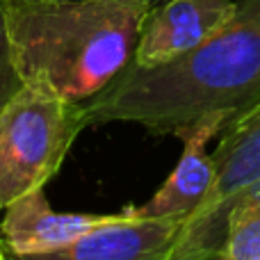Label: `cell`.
Instances as JSON below:
<instances>
[{"label":"cell","instance_id":"6da1fadb","mask_svg":"<svg viewBox=\"0 0 260 260\" xmlns=\"http://www.w3.org/2000/svg\"><path fill=\"white\" fill-rule=\"evenodd\" d=\"M260 101V0H238L233 18L194 50L160 67L133 62L85 101L89 123H137L176 135L212 112L235 119Z\"/></svg>","mask_w":260,"mask_h":260},{"label":"cell","instance_id":"7a4b0ae2","mask_svg":"<svg viewBox=\"0 0 260 260\" xmlns=\"http://www.w3.org/2000/svg\"><path fill=\"white\" fill-rule=\"evenodd\" d=\"M151 5L144 0H5L23 85L85 103L133 62Z\"/></svg>","mask_w":260,"mask_h":260},{"label":"cell","instance_id":"3957f363","mask_svg":"<svg viewBox=\"0 0 260 260\" xmlns=\"http://www.w3.org/2000/svg\"><path fill=\"white\" fill-rule=\"evenodd\" d=\"M87 126L85 103L23 85L0 114V212L46 187Z\"/></svg>","mask_w":260,"mask_h":260},{"label":"cell","instance_id":"277c9868","mask_svg":"<svg viewBox=\"0 0 260 260\" xmlns=\"http://www.w3.org/2000/svg\"><path fill=\"white\" fill-rule=\"evenodd\" d=\"M212 151L217 178L203 203L183 221L171 260H210L224 247L233 203L260 180V101L231 119Z\"/></svg>","mask_w":260,"mask_h":260},{"label":"cell","instance_id":"5b68a950","mask_svg":"<svg viewBox=\"0 0 260 260\" xmlns=\"http://www.w3.org/2000/svg\"><path fill=\"white\" fill-rule=\"evenodd\" d=\"M183 219L176 217H139L123 208L117 219L89 231L67 249L14 260H171Z\"/></svg>","mask_w":260,"mask_h":260},{"label":"cell","instance_id":"8992f818","mask_svg":"<svg viewBox=\"0 0 260 260\" xmlns=\"http://www.w3.org/2000/svg\"><path fill=\"white\" fill-rule=\"evenodd\" d=\"M238 0H165L142 25L135 67H160L194 50L233 18Z\"/></svg>","mask_w":260,"mask_h":260},{"label":"cell","instance_id":"52a82bcc","mask_svg":"<svg viewBox=\"0 0 260 260\" xmlns=\"http://www.w3.org/2000/svg\"><path fill=\"white\" fill-rule=\"evenodd\" d=\"M229 123L224 112H212L185 128L178 135L183 139V153L176 162L174 171L167 176L155 194L142 206H130V210L139 217H176L187 219L203 203L217 178L212 153H208V142L221 133Z\"/></svg>","mask_w":260,"mask_h":260},{"label":"cell","instance_id":"ba28073f","mask_svg":"<svg viewBox=\"0 0 260 260\" xmlns=\"http://www.w3.org/2000/svg\"><path fill=\"white\" fill-rule=\"evenodd\" d=\"M117 215L119 212H55L41 187L5 208L0 238L5 251L14 256L50 253L67 249L89 231L117 219Z\"/></svg>","mask_w":260,"mask_h":260},{"label":"cell","instance_id":"9c48e42d","mask_svg":"<svg viewBox=\"0 0 260 260\" xmlns=\"http://www.w3.org/2000/svg\"><path fill=\"white\" fill-rule=\"evenodd\" d=\"M221 260H260V203L238 206L226 224Z\"/></svg>","mask_w":260,"mask_h":260},{"label":"cell","instance_id":"30bf717a","mask_svg":"<svg viewBox=\"0 0 260 260\" xmlns=\"http://www.w3.org/2000/svg\"><path fill=\"white\" fill-rule=\"evenodd\" d=\"M21 89L23 80L18 76L16 62H14L12 41H9L7 32V18H5V0H0V114Z\"/></svg>","mask_w":260,"mask_h":260},{"label":"cell","instance_id":"8fae6325","mask_svg":"<svg viewBox=\"0 0 260 260\" xmlns=\"http://www.w3.org/2000/svg\"><path fill=\"white\" fill-rule=\"evenodd\" d=\"M249 203H260V180L258 183H253L251 187L247 189V192L242 194V197L238 199V201L233 203V208H238V206H249ZM233 208H231V210H233ZM231 215V212H229Z\"/></svg>","mask_w":260,"mask_h":260},{"label":"cell","instance_id":"7c38bea8","mask_svg":"<svg viewBox=\"0 0 260 260\" xmlns=\"http://www.w3.org/2000/svg\"><path fill=\"white\" fill-rule=\"evenodd\" d=\"M144 3H148V5H151V7H157V5H162V3H165V0H144Z\"/></svg>","mask_w":260,"mask_h":260},{"label":"cell","instance_id":"4fadbf2b","mask_svg":"<svg viewBox=\"0 0 260 260\" xmlns=\"http://www.w3.org/2000/svg\"><path fill=\"white\" fill-rule=\"evenodd\" d=\"M0 260H7V253H5V247L0 244Z\"/></svg>","mask_w":260,"mask_h":260},{"label":"cell","instance_id":"5bb4252c","mask_svg":"<svg viewBox=\"0 0 260 260\" xmlns=\"http://www.w3.org/2000/svg\"><path fill=\"white\" fill-rule=\"evenodd\" d=\"M5 253H7V251H5ZM7 260H14V258H12V256H9V253H7Z\"/></svg>","mask_w":260,"mask_h":260},{"label":"cell","instance_id":"9a60e30c","mask_svg":"<svg viewBox=\"0 0 260 260\" xmlns=\"http://www.w3.org/2000/svg\"><path fill=\"white\" fill-rule=\"evenodd\" d=\"M0 244H3V238H0Z\"/></svg>","mask_w":260,"mask_h":260}]
</instances>
